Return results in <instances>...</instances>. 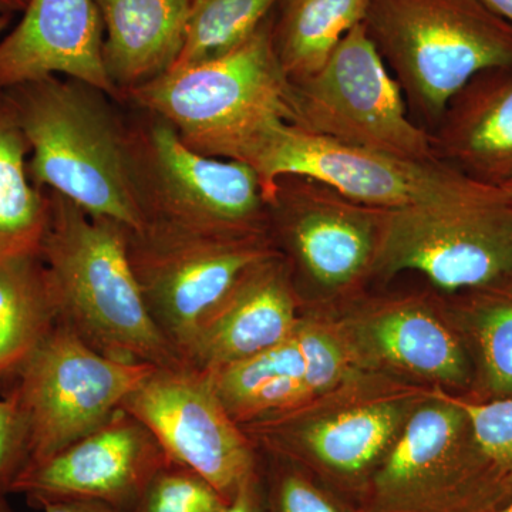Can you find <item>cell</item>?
I'll use <instances>...</instances> for the list:
<instances>
[{"label":"cell","instance_id":"38","mask_svg":"<svg viewBox=\"0 0 512 512\" xmlns=\"http://www.w3.org/2000/svg\"><path fill=\"white\" fill-rule=\"evenodd\" d=\"M501 188L512 198V181H508L507 184L501 185Z\"/></svg>","mask_w":512,"mask_h":512},{"label":"cell","instance_id":"30","mask_svg":"<svg viewBox=\"0 0 512 512\" xmlns=\"http://www.w3.org/2000/svg\"><path fill=\"white\" fill-rule=\"evenodd\" d=\"M266 501L269 512H349L295 468H281L276 473L266 490Z\"/></svg>","mask_w":512,"mask_h":512},{"label":"cell","instance_id":"2","mask_svg":"<svg viewBox=\"0 0 512 512\" xmlns=\"http://www.w3.org/2000/svg\"><path fill=\"white\" fill-rule=\"evenodd\" d=\"M46 194L49 222L40 256L55 286L59 320L111 359L183 365L141 295L128 258V228L86 214L59 192Z\"/></svg>","mask_w":512,"mask_h":512},{"label":"cell","instance_id":"6","mask_svg":"<svg viewBox=\"0 0 512 512\" xmlns=\"http://www.w3.org/2000/svg\"><path fill=\"white\" fill-rule=\"evenodd\" d=\"M423 274L447 292L512 279V198L483 184L454 200L387 210L372 275Z\"/></svg>","mask_w":512,"mask_h":512},{"label":"cell","instance_id":"28","mask_svg":"<svg viewBox=\"0 0 512 512\" xmlns=\"http://www.w3.org/2000/svg\"><path fill=\"white\" fill-rule=\"evenodd\" d=\"M474 440L500 487L504 504L512 500V399L464 403Z\"/></svg>","mask_w":512,"mask_h":512},{"label":"cell","instance_id":"13","mask_svg":"<svg viewBox=\"0 0 512 512\" xmlns=\"http://www.w3.org/2000/svg\"><path fill=\"white\" fill-rule=\"evenodd\" d=\"M268 232L313 285L343 291L372 274L387 210L350 200L328 185L285 175L266 197Z\"/></svg>","mask_w":512,"mask_h":512},{"label":"cell","instance_id":"18","mask_svg":"<svg viewBox=\"0 0 512 512\" xmlns=\"http://www.w3.org/2000/svg\"><path fill=\"white\" fill-rule=\"evenodd\" d=\"M431 136L439 160L468 177L495 187L512 181V67L474 77Z\"/></svg>","mask_w":512,"mask_h":512},{"label":"cell","instance_id":"5","mask_svg":"<svg viewBox=\"0 0 512 512\" xmlns=\"http://www.w3.org/2000/svg\"><path fill=\"white\" fill-rule=\"evenodd\" d=\"M131 181L146 222L214 232H268L258 174L238 161L202 156L168 121L133 109L127 116Z\"/></svg>","mask_w":512,"mask_h":512},{"label":"cell","instance_id":"4","mask_svg":"<svg viewBox=\"0 0 512 512\" xmlns=\"http://www.w3.org/2000/svg\"><path fill=\"white\" fill-rule=\"evenodd\" d=\"M367 35L427 126L474 77L512 67V25L481 0H372Z\"/></svg>","mask_w":512,"mask_h":512},{"label":"cell","instance_id":"21","mask_svg":"<svg viewBox=\"0 0 512 512\" xmlns=\"http://www.w3.org/2000/svg\"><path fill=\"white\" fill-rule=\"evenodd\" d=\"M59 319L55 286L42 256L0 258V386L13 389L20 370Z\"/></svg>","mask_w":512,"mask_h":512},{"label":"cell","instance_id":"31","mask_svg":"<svg viewBox=\"0 0 512 512\" xmlns=\"http://www.w3.org/2000/svg\"><path fill=\"white\" fill-rule=\"evenodd\" d=\"M28 463V421L18 399L9 393L0 399V491L8 494Z\"/></svg>","mask_w":512,"mask_h":512},{"label":"cell","instance_id":"15","mask_svg":"<svg viewBox=\"0 0 512 512\" xmlns=\"http://www.w3.org/2000/svg\"><path fill=\"white\" fill-rule=\"evenodd\" d=\"M103 42L94 0H30L19 25L0 40V89L63 76L121 103L104 67Z\"/></svg>","mask_w":512,"mask_h":512},{"label":"cell","instance_id":"32","mask_svg":"<svg viewBox=\"0 0 512 512\" xmlns=\"http://www.w3.org/2000/svg\"><path fill=\"white\" fill-rule=\"evenodd\" d=\"M225 512H269L266 490L258 470L238 488Z\"/></svg>","mask_w":512,"mask_h":512},{"label":"cell","instance_id":"39","mask_svg":"<svg viewBox=\"0 0 512 512\" xmlns=\"http://www.w3.org/2000/svg\"><path fill=\"white\" fill-rule=\"evenodd\" d=\"M9 18H0V30L5 29V26L8 25Z\"/></svg>","mask_w":512,"mask_h":512},{"label":"cell","instance_id":"17","mask_svg":"<svg viewBox=\"0 0 512 512\" xmlns=\"http://www.w3.org/2000/svg\"><path fill=\"white\" fill-rule=\"evenodd\" d=\"M410 413L407 403L383 400L302 423L276 414L242 429L264 440L271 450H298L335 476L357 478L376 470Z\"/></svg>","mask_w":512,"mask_h":512},{"label":"cell","instance_id":"25","mask_svg":"<svg viewBox=\"0 0 512 512\" xmlns=\"http://www.w3.org/2000/svg\"><path fill=\"white\" fill-rule=\"evenodd\" d=\"M476 292L468 318L485 389L497 399H512V279Z\"/></svg>","mask_w":512,"mask_h":512},{"label":"cell","instance_id":"29","mask_svg":"<svg viewBox=\"0 0 512 512\" xmlns=\"http://www.w3.org/2000/svg\"><path fill=\"white\" fill-rule=\"evenodd\" d=\"M293 335L305 360L303 383L309 397L328 392L348 370V353L342 342L330 330L302 320H299Z\"/></svg>","mask_w":512,"mask_h":512},{"label":"cell","instance_id":"27","mask_svg":"<svg viewBox=\"0 0 512 512\" xmlns=\"http://www.w3.org/2000/svg\"><path fill=\"white\" fill-rule=\"evenodd\" d=\"M228 504L205 478L167 460L130 512H225Z\"/></svg>","mask_w":512,"mask_h":512},{"label":"cell","instance_id":"3","mask_svg":"<svg viewBox=\"0 0 512 512\" xmlns=\"http://www.w3.org/2000/svg\"><path fill=\"white\" fill-rule=\"evenodd\" d=\"M274 13L241 45L168 70L128 92L124 103L168 121L202 156L247 164L265 137L292 119L291 80L272 39Z\"/></svg>","mask_w":512,"mask_h":512},{"label":"cell","instance_id":"35","mask_svg":"<svg viewBox=\"0 0 512 512\" xmlns=\"http://www.w3.org/2000/svg\"><path fill=\"white\" fill-rule=\"evenodd\" d=\"M30 0H0V18H10L15 13L25 12Z\"/></svg>","mask_w":512,"mask_h":512},{"label":"cell","instance_id":"11","mask_svg":"<svg viewBox=\"0 0 512 512\" xmlns=\"http://www.w3.org/2000/svg\"><path fill=\"white\" fill-rule=\"evenodd\" d=\"M247 165L258 174L265 200L278 178L298 175L383 210L454 200L485 184L444 161L420 163L387 156L316 136L289 123L275 127Z\"/></svg>","mask_w":512,"mask_h":512},{"label":"cell","instance_id":"20","mask_svg":"<svg viewBox=\"0 0 512 512\" xmlns=\"http://www.w3.org/2000/svg\"><path fill=\"white\" fill-rule=\"evenodd\" d=\"M356 330L367 353L424 379L464 387L473 370L466 350L436 316L419 303L383 306Z\"/></svg>","mask_w":512,"mask_h":512},{"label":"cell","instance_id":"19","mask_svg":"<svg viewBox=\"0 0 512 512\" xmlns=\"http://www.w3.org/2000/svg\"><path fill=\"white\" fill-rule=\"evenodd\" d=\"M103 22V62L126 94L173 69L183 50L192 0H94Z\"/></svg>","mask_w":512,"mask_h":512},{"label":"cell","instance_id":"37","mask_svg":"<svg viewBox=\"0 0 512 512\" xmlns=\"http://www.w3.org/2000/svg\"><path fill=\"white\" fill-rule=\"evenodd\" d=\"M491 512H512V500L510 503L504 504L503 507L497 508V510Z\"/></svg>","mask_w":512,"mask_h":512},{"label":"cell","instance_id":"16","mask_svg":"<svg viewBox=\"0 0 512 512\" xmlns=\"http://www.w3.org/2000/svg\"><path fill=\"white\" fill-rule=\"evenodd\" d=\"M296 306L291 269L278 252L239 279L202 323L181 362L214 372L274 348L295 332Z\"/></svg>","mask_w":512,"mask_h":512},{"label":"cell","instance_id":"14","mask_svg":"<svg viewBox=\"0 0 512 512\" xmlns=\"http://www.w3.org/2000/svg\"><path fill=\"white\" fill-rule=\"evenodd\" d=\"M167 460L153 433L120 407L93 433L26 467L9 493L36 504L80 498L130 512Z\"/></svg>","mask_w":512,"mask_h":512},{"label":"cell","instance_id":"26","mask_svg":"<svg viewBox=\"0 0 512 512\" xmlns=\"http://www.w3.org/2000/svg\"><path fill=\"white\" fill-rule=\"evenodd\" d=\"M232 419L241 423L249 403L281 377L305 375V360L295 335L274 348L208 372Z\"/></svg>","mask_w":512,"mask_h":512},{"label":"cell","instance_id":"23","mask_svg":"<svg viewBox=\"0 0 512 512\" xmlns=\"http://www.w3.org/2000/svg\"><path fill=\"white\" fill-rule=\"evenodd\" d=\"M372 0H281L272 39L291 82L318 72L343 37L365 22Z\"/></svg>","mask_w":512,"mask_h":512},{"label":"cell","instance_id":"10","mask_svg":"<svg viewBox=\"0 0 512 512\" xmlns=\"http://www.w3.org/2000/svg\"><path fill=\"white\" fill-rule=\"evenodd\" d=\"M154 369L101 355L59 320L10 390L28 421V466L103 426Z\"/></svg>","mask_w":512,"mask_h":512},{"label":"cell","instance_id":"12","mask_svg":"<svg viewBox=\"0 0 512 512\" xmlns=\"http://www.w3.org/2000/svg\"><path fill=\"white\" fill-rule=\"evenodd\" d=\"M121 407L153 433L168 460L205 478L228 501L258 470L251 437L204 370L184 363L156 367Z\"/></svg>","mask_w":512,"mask_h":512},{"label":"cell","instance_id":"24","mask_svg":"<svg viewBox=\"0 0 512 512\" xmlns=\"http://www.w3.org/2000/svg\"><path fill=\"white\" fill-rule=\"evenodd\" d=\"M281 0H192L185 42L175 67L214 59L261 28Z\"/></svg>","mask_w":512,"mask_h":512},{"label":"cell","instance_id":"36","mask_svg":"<svg viewBox=\"0 0 512 512\" xmlns=\"http://www.w3.org/2000/svg\"><path fill=\"white\" fill-rule=\"evenodd\" d=\"M5 494L3 491H0V512H15L10 508L8 501L5 500Z\"/></svg>","mask_w":512,"mask_h":512},{"label":"cell","instance_id":"9","mask_svg":"<svg viewBox=\"0 0 512 512\" xmlns=\"http://www.w3.org/2000/svg\"><path fill=\"white\" fill-rule=\"evenodd\" d=\"M503 505L463 402L436 399L412 410L373 471L367 512H491Z\"/></svg>","mask_w":512,"mask_h":512},{"label":"cell","instance_id":"33","mask_svg":"<svg viewBox=\"0 0 512 512\" xmlns=\"http://www.w3.org/2000/svg\"><path fill=\"white\" fill-rule=\"evenodd\" d=\"M39 505L45 512H126L101 501L80 500V498L43 501Z\"/></svg>","mask_w":512,"mask_h":512},{"label":"cell","instance_id":"7","mask_svg":"<svg viewBox=\"0 0 512 512\" xmlns=\"http://www.w3.org/2000/svg\"><path fill=\"white\" fill-rule=\"evenodd\" d=\"M127 251L148 312L180 360L239 279L279 252L269 232L214 234L160 222L128 229Z\"/></svg>","mask_w":512,"mask_h":512},{"label":"cell","instance_id":"22","mask_svg":"<svg viewBox=\"0 0 512 512\" xmlns=\"http://www.w3.org/2000/svg\"><path fill=\"white\" fill-rule=\"evenodd\" d=\"M28 137L18 110L5 89H0V258L40 255L49 198L30 181Z\"/></svg>","mask_w":512,"mask_h":512},{"label":"cell","instance_id":"8","mask_svg":"<svg viewBox=\"0 0 512 512\" xmlns=\"http://www.w3.org/2000/svg\"><path fill=\"white\" fill-rule=\"evenodd\" d=\"M406 104L363 23L318 72L291 82L292 126L404 160L441 161L433 136L410 119Z\"/></svg>","mask_w":512,"mask_h":512},{"label":"cell","instance_id":"1","mask_svg":"<svg viewBox=\"0 0 512 512\" xmlns=\"http://www.w3.org/2000/svg\"><path fill=\"white\" fill-rule=\"evenodd\" d=\"M5 90L32 148L33 185L59 192L92 217L143 228L128 161L127 116L117 109L119 101L63 76Z\"/></svg>","mask_w":512,"mask_h":512},{"label":"cell","instance_id":"34","mask_svg":"<svg viewBox=\"0 0 512 512\" xmlns=\"http://www.w3.org/2000/svg\"><path fill=\"white\" fill-rule=\"evenodd\" d=\"M481 2L512 25V0H481Z\"/></svg>","mask_w":512,"mask_h":512}]
</instances>
